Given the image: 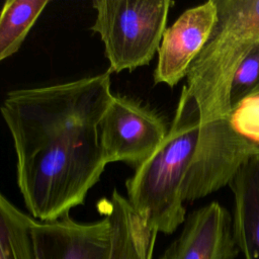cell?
<instances>
[{
	"mask_svg": "<svg viewBox=\"0 0 259 259\" xmlns=\"http://www.w3.org/2000/svg\"><path fill=\"white\" fill-rule=\"evenodd\" d=\"M110 74L6 94L1 115L16 154L17 185L31 217L53 222L82 205L106 162L99 123L113 94Z\"/></svg>",
	"mask_w": 259,
	"mask_h": 259,
	"instance_id": "1",
	"label": "cell"
},
{
	"mask_svg": "<svg viewBox=\"0 0 259 259\" xmlns=\"http://www.w3.org/2000/svg\"><path fill=\"white\" fill-rule=\"evenodd\" d=\"M199 125L197 105L183 86L166 137L125 181L128 203L157 233L170 235L186 219L182 185L195 152Z\"/></svg>",
	"mask_w": 259,
	"mask_h": 259,
	"instance_id": "2",
	"label": "cell"
},
{
	"mask_svg": "<svg viewBox=\"0 0 259 259\" xmlns=\"http://www.w3.org/2000/svg\"><path fill=\"white\" fill-rule=\"evenodd\" d=\"M218 19L184 85L199 111L200 125L225 118L234 76L259 44V0H215Z\"/></svg>",
	"mask_w": 259,
	"mask_h": 259,
	"instance_id": "3",
	"label": "cell"
},
{
	"mask_svg": "<svg viewBox=\"0 0 259 259\" xmlns=\"http://www.w3.org/2000/svg\"><path fill=\"white\" fill-rule=\"evenodd\" d=\"M174 4L170 0H96L91 26L104 44L107 72L133 71L148 65L158 52Z\"/></svg>",
	"mask_w": 259,
	"mask_h": 259,
	"instance_id": "4",
	"label": "cell"
},
{
	"mask_svg": "<svg viewBox=\"0 0 259 259\" xmlns=\"http://www.w3.org/2000/svg\"><path fill=\"white\" fill-rule=\"evenodd\" d=\"M167 133L164 120L156 112L121 95H113L99 123L106 164L123 162L135 169L156 151Z\"/></svg>",
	"mask_w": 259,
	"mask_h": 259,
	"instance_id": "5",
	"label": "cell"
},
{
	"mask_svg": "<svg viewBox=\"0 0 259 259\" xmlns=\"http://www.w3.org/2000/svg\"><path fill=\"white\" fill-rule=\"evenodd\" d=\"M218 19L215 0L186 9L164 31L154 71L155 84L177 85L206 45Z\"/></svg>",
	"mask_w": 259,
	"mask_h": 259,
	"instance_id": "6",
	"label": "cell"
},
{
	"mask_svg": "<svg viewBox=\"0 0 259 259\" xmlns=\"http://www.w3.org/2000/svg\"><path fill=\"white\" fill-rule=\"evenodd\" d=\"M31 241L33 259H110V224L105 217L93 223H78L69 215L34 220Z\"/></svg>",
	"mask_w": 259,
	"mask_h": 259,
	"instance_id": "7",
	"label": "cell"
},
{
	"mask_svg": "<svg viewBox=\"0 0 259 259\" xmlns=\"http://www.w3.org/2000/svg\"><path fill=\"white\" fill-rule=\"evenodd\" d=\"M183 224L159 259H235L239 255L232 215L219 202L197 208Z\"/></svg>",
	"mask_w": 259,
	"mask_h": 259,
	"instance_id": "8",
	"label": "cell"
},
{
	"mask_svg": "<svg viewBox=\"0 0 259 259\" xmlns=\"http://www.w3.org/2000/svg\"><path fill=\"white\" fill-rule=\"evenodd\" d=\"M99 212L110 224V259H152L157 232L150 229L127 199L113 189L110 198L98 202Z\"/></svg>",
	"mask_w": 259,
	"mask_h": 259,
	"instance_id": "9",
	"label": "cell"
},
{
	"mask_svg": "<svg viewBox=\"0 0 259 259\" xmlns=\"http://www.w3.org/2000/svg\"><path fill=\"white\" fill-rule=\"evenodd\" d=\"M234 236L244 259H259V156L249 159L232 178Z\"/></svg>",
	"mask_w": 259,
	"mask_h": 259,
	"instance_id": "10",
	"label": "cell"
},
{
	"mask_svg": "<svg viewBox=\"0 0 259 259\" xmlns=\"http://www.w3.org/2000/svg\"><path fill=\"white\" fill-rule=\"evenodd\" d=\"M219 121L245 159L256 156L259 149V86L233 104L229 114Z\"/></svg>",
	"mask_w": 259,
	"mask_h": 259,
	"instance_id": "11",
	"label": "cell"
},
{
	"mask_svg": "<svg viewBox=\"0 0 259 259\" xmlns=\"http://www.w3.org/2000/svg\"><path fill=\"white\" fill-rule=\"evenodd\" d=\"M49 0H7L0 11V62L14 55Z\"/></svg>",
	"mask_w": 259,
	"mask_h": 259,
	"instance_id": "12",
	"label": "cell"
},
{
	"mask_svg": "<svg viewBox=\"0 0 259 259\" xmlns=\"http://www.w3.org/2000/svg\"><path fill=\"white\" fill-rule=\"evenodd\" d=\"M33 222L0 192V259H33Z\"/></svg>",
	"mask_w": 259,
	"mask_h": 259,
	"instance_id": "13",
	"label": "cell"
},
{
	"mask_svg": "<svg viewBox=\"0 0 259 259\" xmlns=\"http://www.w3.org/2000/svg\"><path fill=\"white\" fill-rule=\"evenodd\" d=\"M259 86V44L238 68L231 86V107Z\"/></svg>",
	"mask_w": 259,
	"mask_h": 259,
	"instance_id": "14",
	"label": "cell"
}]
</instances>
